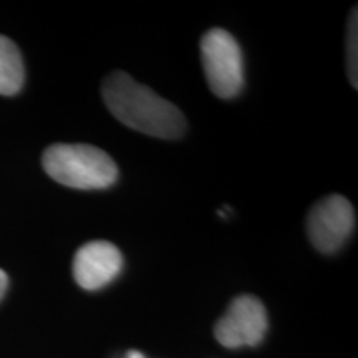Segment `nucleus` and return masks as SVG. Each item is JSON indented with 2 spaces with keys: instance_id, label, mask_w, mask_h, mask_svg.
<instances>
[{
  "instance_id": "obj_1",
  "label": "nucleus",
  "mask_w": 358,
  "mask_h": 358,
  "mask_svg": "<svg viewBox=\"0 0 358 358\" xmlns=\"http://www.w3.org/2000/svg\"><path fill=\"white\" fill-rule=\"evenodd\" d=\"M101 95L111 115L128 128L161 140H178L186 131V118L178 106L124 71L103 80Z\"/></svg>"
},
{
  "instance_id": "obj_2",
  "label": "nucleus",
  "mask_w": 358,
  "mask_h": 358,
  "mask_svg": "<svg viewBox=\"0 0 358 358\" xmlns=\"http://www.w3.org/2000/svg\"><path fill=\"white\" fill-rule=\"evenodd\" d=\"M45 173L53 181L73 189H105L118 179L111 156L90 145H53L42 158Z\"/></svg>"
},
{
  "instance_id": "obj_3",
  "label": "nucleus",
  "mask_w": 358,
  "mask_h": 358,
  "mask_svg": "<svg viewBox=\"0 0 358 358\" xmlns=\"http://www.w3.org/2000/svg\"><path fill=\"white\" fill-rule=\"evenodd\" d=\"M201 58L213 93L234 98L244 87V58L237 40L224 29H213L201 40Z\"/></svg>"
},
{
  "instance_id": "obj_4",
  "label": "nucleus",
  "mask_w": 358,
  "mask_h": 358,
  "mask_svg": "<svg viewBox=\"0 0 358 358\" xmlns=\"http://www.w3.org/2000/svg\"><path fill=\"white\" fill-rule=\"evenodd\" d=\"M355 227V209L340 194H330L313 204L307 216V234L322 254H334L347 243Z\"/></svg>"
},
{
  "instance_id": "obj_5",
  "label": "nucleus",
  "mask_w": 358,
  "mask_h": 358,
  "mask_svg": "<svg viewBox=\"0 0 358 358\" xmlns=\"http://www.w3.org/2000/svg\"><path fill=\"white\" fill-rule=\"evenodd\" d=\"M268 320L264 303L254 295H239L217 320V342L226 348L256 347L267 332Z\"/></svg>"
},
{
  "instance_id": "obj_6",
  "label": "nucleus",
  "mask_w": 358,
  "mask_h": 358,
  "mask_svg": "<svg viewBox=\"0 0 358 358\" xmlns=\"http://www.w3.org/2000/svg\"><path fill=\"white\" fill-rule=\"evenodd\" d=\"M123 268L120 249L108 241H92L77 250L73 277L85 290H98L108 285Z\"/></svg>"
},
{
  "instance_id": "obj_7",
  "label": "nucleus",
  "mask_w": 358,
  "mask_h": 358,
  "mask_svg": "<svg viewBox=\"0 0 358 358\" xmlns=\"http://www.w3.org/2000/svg\"><path fill=\"white\" fill-rule=\"evenodd\" d=\"M25 70L20 50L10 38L0 35V95H17L24 87Z\"/></svg>"
},
{
  "instance_id": "obj_8",
  "label": "nucleus",
  "mask_w": 358,
  "mask_h": 358,
  "mask_svg": "<svg viewBox=\"0 0 358 358\" xmlns=\"http://www.w3.org/2000/svg\"><path fill=\"white\" fill-rule=\"evenodd\" d=\"M358 19L357 7L352 10L347 30V71L352 87H358Z\"/></svg>"
},
{
  "instance_id": "obj_9",
  "label": "nucleus",
  "mask_w": 358,
  "mask_h": 358,
  "mask_svg": "<svg viewBox=\"0 0 358 358\" xmlns=\"http://www.w3.org/2000/svg\"><path fill=\"white\" fill-rule=\"evenodd\" d=\"M7 287H8V277H7L6 272L0 268V301H2V297L6 295Z\"/></svg>"
},
{
  "instance_id": "obj_10",
  "label": "nucleus",
  "mask_w": 358,
  "mask_h": 358,
  "mask_svg": "<svg viewBox=\"0 0 358 358\" xmlns=\"http://www.w3.org/2000/svg\"><path fill=\"white\" fill-rule=\"evenodd\" d=\"M128 358H143V355H141V353H138V352H131L128 355Z\"/></svg>"
}]
</instances>
